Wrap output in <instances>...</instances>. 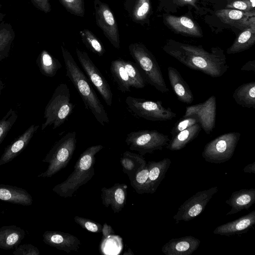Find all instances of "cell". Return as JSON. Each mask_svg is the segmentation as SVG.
Listing matches in <instances>:
<instances>
[{
  "instance_id": "cell-42",
  "label": "cell",
  "mask_w": 255,
  "mask_h": 255,
  "mask_svg": "<svg viewBox=\"0 0 255 255\" xmlns=\"http://www.w3.org/2000/svg\"><path fill=\"white\" fill-rule=\"evenodd\" d=\"M102 233L103 235L102 239H107L111 236H113L115 235V233L112 227L105 223L103 225Z\"/></svg>"
},
{
  "instance_id": "cell-25",
  "label": "cell",
  "mask_w": 255,
  "mask_h": 255,
  "mask_svg": "<svg viewBox=\"0 0 255 255\" xmlns=\"http://www.w3.org/2000/svg\"><path fill=\"white\" fill-rule=\"evenodd\" d=\"M120 163L123 172L128 176L129 181L132 180L136 173L146 164L143 156L129 151H126L122 154L120 158Z\"/></svg>"
},
{
  "instance_id": "cell-6",
  "label": "cell",
  "mask_w": 255,
  "mask_h": 255,
  "mask_svg": "<svg viewBox=\"0 0 255 255\" xmlns=\"http://www.w3.org/2000/svg\"><path fill=\"white\" fill-rule=\"evenodd\" d=\"M76 133L69 132L62 136L52 146L42 162L48 163L47 169L39 174L38 177H51L70 162L76 149Z\"/></svg>"
},
{
  "instance_id": "cell-21",
  "label": "cell",
  "mask_w": 255,
  "mask_h": 255,
  "mask_svg": "<svg viewBox=\"0 0 255 255\" xmlns=\"http://www.w3.org/2000/svg\"><path fill=\"white\" fill-rule=\"evenodd\" d=\"M170 85L178 100L187 104H191L194 97L189 85L178 70L171 66L167 68Z\"/></svg>"
},
{
  "instance_id": "cell-35",
  "label": "cell",
  "mask_w": 255,
  "mask_h": 255,
  "mask_svg": "<svg viewBox=\"0 0 255 255\" xmlns=\"http://www.w3.org/2000/svg\"><path fill=\"white\" fill-rule=\"evenodd\" d=\"M17 119L16 112L11 109L0 121V144L4 140Z\"/></svg>"
},
{
  "instance_id": "cell-17",
  "label": "cell",
  "mask_w": 255,
  "mask_h": 255,
  "mask_svg": "<svg viewBox=\"0 0 255 255\" xmlns=\"http://www.w3.org/2000/svg\"><path fill=\"white\" fill-rule=\"evenodd\" d=\"M255 224V211L253 210L233 221L218 226L213 231L216 235L231 237L247 233Z\"/></svg>"
},
{
  "instance_id": "cell-32",
  "label": "cell",
  "mask_w": 255,
  "mask_h": 255,
  "mask_svg": "<svg viewBox=\"0 0 255 255\" xmlns=\"http://www.w3.org/2000/svg\"><path fill=\"white\" fill-rule=\"evenodd\" d=\"M125 68L131 82V87L141 89L146 85V81L136 66V64L123 60Z\"/></svg>"
},
{
  "instance_id": "cell-40",
  "label": "cell",
  "mask_w": 255,
  "mask_h": 255,
  "mask_svg": "<svg viewBox=\"0 0 255 255\" xmlns=\"http://www.w3.org/2000/svg\"><path fill=\"white\" fill-rule=\"evenodd\" d=\"M33 4L39 10L48 13L51 10V0H30Z\"/></svg>"
},
{
  "instance_id": "cell-15",
  "label": "cell",
  "mask_w": 255,
  "mask_h": 255,
  "mask_svg": "<svg viewBox=\"0 0 255 255\" xmlns=\"http://www.w3.org/2000/svg\"><path fill=\"white\" fill-rule=\"evenodd\" d=\"M128 186L116 183L113 186L101 189L102 203L106 207H111L114 213H119L126 205Z\"/></svg>"
},
{
  "instance_id": "cell-10",
  "label": "cell",
  "mask_w": 255,
  "mask_h": 255,
  "mask_svg": "<svg viewBox=\"0 0 255 255\" xmlns=\"http://www.w3.org/2000/svg\"><path fill=\"white\" fill-rule=\"evenodd\" d=\"M218 191L217 186L198 191L186 200L178 208L176 214L173 217L175 223L180 221L187 222L199 216L205 209L206 205L213 195Z\"/></svg>"
},
{
  "instance_id": "cell-28",
  "label": "cell",
  "mask_w": 255,
  "mask_h": 255,
  "mask_svg": "<svg viewBox=\"0 0 255 255\" xmlns=\"http://www.w3.org/2000/svg\"><path fill=\"white\" fill-rule=\"evenodd\" d=\"M36 62L41 73L49 77H54L62 67L59 60L45 50L41 51Z\"/></svg>"
},
{
  "instance_id": "cell-9",
  "label": "cell",
  "mask_w": 255,
  "mask_h": 255,
  "mask_svg": "<svg viewBox=\"0 0 255 255\" xmlns=\"http://www.w3.org/2000/svg\"><path fill=\"white\" fill-rule=\"evenodd\" d=\"M125 101L131 112L137 117L146 120L166 121L176 117V114L170 108H165L160 101H154L128 96Z\"/></svg>"
},
{
  "instance_id": "cell-26",
  "label": "cell",
  "mask_w": 255,
  "mask_h": 255,
  "mask_svg": "<svg viewBox=\"0 0 255 255\" xmlns=\"http://www.w3.org/2000/svg\"><path fill=\"white\" fill-rule=\"evenodd\" d=\"M124 6L130 19L137 23L145 21L150 10L149 0H124Z\"/></svg>"
},
{
  "instance_id": "cell-31",
  "label": "cell",
  "mask_w": 255,
  "mask_h": 255,
  "mask_svg": "<svg viewBox=\"0 0 255 255\" xmlns=\"http://www.w3.org/2000/svg\"><path fill=\"white\" fill-rule=\"evenodd\" d=\"M79 33L83 43L88 49L99 56L104 55L105 49L102 43L91 31L84 29Z\"/></svg>"
},
{
  "instance_id": "cell-1",
  "label": "cell",
  "mask_w": 255,
  "mask_h": 255,
  "mask_svg": "<svg viewBox=\"0 0 255 255\" xmlns=\"http://www.w3.org/2000/svg\"><path fill=\"white\" fill-rule=\"evenodd\" d=\"M163 49L186 67L212 78L221 77L229 68L223 51L219 48H213L208 52L202 47L169 42Z\"/></svg>"
},
{
  "instance_id": "cell-39",
  "label": "cell",
  "mask_w": 255,
  "mask_h": 255,
  "mask_svg": "<svg viewBox=\"0 0 255 255\" xmlns=\"http://www.w3.org/2000/svg\"><path fill=\"white\" fill-rule=\"evenodd\" d=\"M14 255H39L38 249L31 244L18 245L12 252Z\"/></svg>"
},
{
  "instance_id": "cell-43",
  "label": "cell",
  "mask_w": 255,
  "mask_h": 255,
  "mask_svg": "<svg viewBox=\"0 0 255 255\" xmlns=\"http://www.w3.org/2000/svg\"><path fill=\"white\" fill-rule=\"evenodd\" d=\"M241 71H253L255 70V61H249L246 63L241 68Z\"/></svg>"
},
{
  "instance_id": "cell-7",
  "label": "cell",
  "mask_w": 255,
  "mask_h": 255,
  "mask_svg": "<svg viewBox=\"0 0 255 255\" xmlns=\"http://www.w3.org/2000/svg\"><path fill=\"white\" fill-rule=\"evenodd\" d=\"M238 132L222 134L208 142L202 152L205 160L211 163L220 164L233 156L240 138Z\"/></svg>"
},
{
  "instance_id": "cell-14",
  "label": "cell",
  "mask_w": 255,
  "mask_h": 255,
  "mask_svg": "<svg viewBox=\"0 0 255 255\" xmlns=\"http://www.w3.org/2000/svg\"><path fill=\"white\" fill-rule=\"evenodd\" d=\"M44 243L52 247L66 252H78L81 243L74 235L56 231H46L42 235Z\"/></svg>"
},
{
  "instance_id": "cell-12",
  "label": "cell",
  "mask_w": 255,
  "mask_h": 255,
  "mask_svg": "<svg viewBox=\"0 0 255 255\" xmlns=\"http://www.w3.org/2000/svg\"><path fill=\"white\" fill-rule=\"evenodd\" d=\"M97 25L116 48L120 47V35L117 22L109 6L101 0H94Z\"/></svg>"
},
{
  "instance_id": "cell-48",
  "label": "cell",
  "mask_w": 255,
  "mask_h": 255,
  "mask_svg": "<svg viewBox=\"0 0 255 255\" xmlns=\"http://www.w3.org/2000/svg\"><path fill=\"white\" fill-rule=\"evenodd\" d=\"M124 255H134L133 253L132 252V251L131 250V249L130 248H128V251H127V252H125L124 254H123Z\"/></svg>"
},
{
  "instance_id": "cell-36",
  "label": "cell",
  "mask_w": 255,
  "mask_h": 255,
  "mask_svg": "<svg viewBox=\"0 0 255 255\" xmlns=\"http://www.w3.org/2000/svg\"><path fill=\"white\" fill-rule=\"evenodd\" d=\"M65 9L72 14L83 17L85 14L84 0H59Z\"/></svg>"
},
{
  "instance_id": "cell-13",
  "label": "cell",
  "mask_w": 255,
  "mask_h": 255,
  "mask_svg": "<svg viewBox=\"0 0 255 255\" xmlns=\"http://www.w3.org/2000/svg\"><path fill=\"white\" fill-rule=\"evenodd\" d=\"M216 109V98L213 95L203 103L187 106L183 117L196 115L202 129L209 134L215 127Z\"/></svg>"
},
{
  "instance_id": "cell-47",
  "label": "cell",
  "mask_w": 255,
  "mask_h": 255,
  "mask_svg": "<svg viewBox=\"0 0 255 255\" xmlns=\"http://www.w3.org/2000/svg\"><path fill=\"white\" fill-rule=\"evenodd\" d=\"M5 14L1 11V5L0 4V23L3 21Z\"/></svg>"
},
{
  "instance_id": "cell-29",
  "label": "cell",
  "mask_w": 255,
  "mask_h": 255,
  "mask_svg": "<svg viewBox=\"0 0 255 255\" xmlns=\"http://www.w3.org/2000/svg\"><path fill=\"white\" fill-rule=\"evenodd\" d=\"M123 60L119 58L112 61L110 71L120 90L122 92L125 93L130 91L131 82L125 68Z\"/></svg>"
},
{
  "instance_id": "cell-34",
  "label": "cell",
  "mask_w": 255,
  "mask_h": 255,
  "mask_svg": "<svg viewBox=\"0 0 255 255\" xmlns=\"http://www.w3.org/2000/svg\"><path fill=\"white\" fill-rule=\"evenodd\" d=\"M149 174V167L146 163L145 167L137 171L130 181L131 187L135 192L139 194L144 193V187L148 179Z\"/></svg>"
},
{
  "instance_id": "cell-24",
  "label": "cell",
  "mask_w": 255,
  "mask_h": 255,
  "mask_svg": "<svg viewBox=\"0 0 255 255\" xmlns=\"http://www.w3.org/2000/svg\"><path fill=\"white\" fill-rule=\"evenodd\" d=\"M201 129L202 128L199 123L184 129L172 136L171 139L165 147L171 151L180 150L195 139L198 135Z\"/></svg>"
},
{
  "instance_id": "cell-50",
  "label": "cell",
  "mask_w": 255,
  "mask_h": 255,
  "mask_svg": "<svg viewBox=\"0 0 255 255\" xmlns=\"http://www.w3.org/2000/svg\"><path fill=\"white\" fill-rule=\"evenodd\" d=\"M1 85H0V87ZM0 91H1V89H0Z\"/></svg>"
},
{
  "instance_id": "cell-27",
  "label": "cell",
  "mask_w": 255,
  "mask_h": 255,
  "mask_svg": "<svg viewBox=\"0 0 255 255\" xmlns=\"http://www.w3.org/2000/svg\"><path fill=\"white\" fill-rule=\"evenodd\" d=\"M237 104L242 107L255 109V82H250L238 86L233 94Z\"/></svg>"
},
{
  "instance_id": "cell-45",
  "label": "cell",
  "mask_w": 255,
  "mask_h": 255,
  "mask_svg": "<svg viewBox=\"0 0 255 255\" xmlns=\"http://www.w3.org/2000/svg\"><path fill=\"white\" fill-rule=\"evenodd\" d=\"M245 173H255V162L246 165L243 169Z\"/></svg>"
},
{
  "instance_id": "cell-41",
  "label": "cell",
  "mask_w": 255,
  "mask_h": 255,
  "mask_svg": "<svg viewBox=\"0 0 255 255\" xmlns=\"http://www.w3.org/2000/svg\"><path fill=\"white\" fill-rule=\"evenodd\" d=\"M176 23H179L182 28H184L185 30H191L195 28L194 23L193 21L185 16H182L179 18H175Z\"/></svg>"
},
{
  "instance_id": "cell-4",
  "label": "cell",
  "mask_w": 255,
  "mask_h": 255,
  "mask_svg": "<svg viewBox=\"0 0 255 255\" xmlns=\"http://www.w3.org/2000/svg\"><path fill=\"white\" fill-rule=\"evenodd\" d=\"M74 108L68 86L64 83L60 84L45 107V122L42 125L41 130L50 126H53V129L61 126L71 114Z\"/></svg>"
},
{
  "instance_id": "cell-18",
  "label": "cell",
  "mask_w": 255,
  "mask_h": 255,
  "mask_svg": "<svg viewBox=\"0 0 255 255\" xmlns=\"http://www.w3.org/2000/svg\"><path fill=\"white\" fill-rule=\"evenodd\" d=\"M39 125L30 126L22 134L6 146L0 158V166L8 163L17 157L27 146Z\"/></svg>"
},
{
  "instance_id": "cell-19",
  "label": "cell",
  "mask_w": 255,
  "mask_h": 255,
  "mask_svg": "<svg viewBox=\"0 0 255 255\" xmlns=\"http://www.w3.org/2000/svg\"><path fill=\"white\" fill-rule=\"evenodd\" d=\"M171 161L169 158H164L158 162L149 161L148 179L144 187V193L152 194L155 192L169 169Z\"/></svg>"
},
{
  "instance_id": "cell-20",
  "label": "cell",
  "mask_w": 255,
  "mask_h": 255,
  "mask_svg": "<svg viewBox=\"0 0 255 255\" xmlns=\"http://www.w3.org/2000/svg\"><path fill=\"white\" fill-rule=\"evenodd\" d=\"M225 203L231 207L226 215H232L243 210H249L255 203V189H243L234 191Z\"/></svg>"
},
{
  "instance_id": "cell-8",
  "label": "cell",
  "mask_w": 255,
  "mask_h": 255,
  "mask_svg": "<svg viewBox=\"0 0 255 255\" xmlns=\"http://www.w3.org/2000/svg\"><path fill=\"white\" fill-rule=\"evenodd\" d=\"M168 135L156 130H140L127 134L125 141L131 150L144 156L154 151L162 150L169 141Z\"/></svg>"
},
{
  "instance_id": "cell-49",
  "label": "cell",
  "mask_w": 255,
  "mask_h": 255,
  "mask_svg": "<svg viewBox=\"0 0 255 255\" xmlns=\"http://www.w3.org/2000/svg\"><path fill=\"white\" fill-rule=\"evenodd\" d=\"M183 0L186 1H191L192 0Z\"/></svg>"
},
{
  "instance_id": "cell-5",
  "label": "cell",
  "mask_w": 255,
  "mask_h": 255,
  "mask_svg": "<svg viewBox=\"0 0 255 255\" xmlns=\"http://www.w3.org/2000/svg\"><path fill=\"white\" fill-rule=\"evenodd\" d=\"M128 50L136 64L142 70L146 82L162 94L169 92L161 68L147 48L142 44L133 43L128 46Z\"/></svg>"
},
{
  "instance_id": "cell-2",
  "label": "cell",
  "mask_w": 255,
  "mask_h": 255,
  "mask_svg": "<svg viewBox=\"0 0 255 255\" xmlns=\"http://www.w3.org/2000/svg\"><path fill=\"white\" fill-rule=\"evenodd\" d=\"M66 68V75L81 96L87 110L90 111L102 125L109 123L107 113L93 89L91 82L78 66L69 51L61 46Z\"/></svg>"
},
{
  "instance_id": "cell-3",
  "label": "cell",
  "mask_w": 255,
  "mask_h": 255,
  "mask_svg": "<svg viewBox=\"0 0 255 255\" xmlns=\"http://www.w3.org/2000/svg\"><path fill=\"white\" fill-rule=\"evenodd\" d=\"M103 147L101 144L88 147L80 154L73 172L65 181L55 185L52 191L62 197H72L81 186L86 184L95 175V155Z\"/></svg>"
},
{
  "instance_id": "cell-38",
  "label": "cell",
  "mask_w": 255,
  "mask_h": 255,
  "mask_svg": "<svg viewBox=\"0 0 255 255\" xmlns=\"http://www.w3.org/2000/svg\"><path fill=\"white\" fill-rule=\"evenodd\" d=\"M74 220L82 228L89 232L96 233L102 232L103 225L99 223L78 216L74 218Z\"/></svg>"
},
{
  "instance_id": "cell-11",
  "label": "cell",
  "mask_w": 255,
  "mask_h": 255,
  "mask_svg": "<svg viewBox=\"0 0 255 255\" xmlns=\"http://www.w3.org/2000/svg\"><path fill=\"white\" fill-rule=\"evenodd\" d=\"M76 53L88 79L97 90L106 104L111 106L113 95L107 81L86 52L77 48Z\"/></svg>"
},
{
  "instance_id": "cell-44",
  "label": "cell",
  "mask_w": 255,
  "mask_h": 255,
  "mask_svg": "<svg viewBox=\"0 0 255 255\" xmlns=\"http://www.w3.org/2000/svg\"><path fill=\"white\" fill-rule=\"evenodd\" d=\"M229 17L235 20H238L241 19L243 14L242 11L238 10H231L229 12Z\"/></svg>"
},
{
  "instance_id": "cell-46",
  "label": "cell",
  "mask_w": 255,
  "mask_h": 255,
  "mask_svg": "<svg viewBox=\"0 0 255 255\" xmlns=\"http://www.w3.org/2000/svg\"><path fill=\"white\" fill-rule=\"evenodd\" d=\"M233 5L234 7L239 9L244 10L247 8V4L242 1H236Z\"/></svg>"
},
{
  "instance_id": "cell-16",
  "label": "cell",
  "mask_w": 255,
  "mask_h": 255,
  "mask_svg": "<svg viewBox=\"0 0 255 255\" xmlns=\"http://www.w3.org/2000/svg\"><path fill=\"white\" fill-rule=\"evenodd\" d=\"M200 243L199 239L191 235L172 238L162 246L161 252L165 255H191Z\"/></svg>"
},
{
  "instance_id": "cell-37",
  "label": "cell",
  "mask_w": 255,
  "mask_h": 255,
  "mask_svg": "<svg viewBox=\"0 0 255 255\" xmlns=\"http://www.w3.org/2000/svg\"><path fill=\"white\" fill-rule=\"evenodd\" d=\"M199 123V120L196 115L183 117L175 124L171 130L170 133L173 136L180 131Z\"/></svg>"
},
{
  "instance_id": "cell-23",
  "label": "cell",
  "mask_w": 255,
  "mask_h": 255,
  "mask_svg": "<svg viewBox=\"0 0 255 255\" xmlns=\"http://www.w3.org/2000/svg\"><path fill=\"white\" fill-rule=\"evenodd\" d=\"M25 231L14 225L0 228V249L8 250L15 249L24 239Z\"/></svg>"
},
{
  "instance_id": "cell-22",
  "label": "cell",
  "mask_w": 255,
  "mask_h": 255,
  "mask_svg": "<svg viewBox=\"0 0 255 255\" xmlns=\"http://www.w3.org/2000/svg\"><path fill=\"white\" fill-rule=\"evenodd\" d=\"M0 200L11 204L29 206L33 198L28 192L20 187L0 184Z\"/></svg>"
},
{
  "instance_id": "cell-30",
  "label": "cell",
  "mask_w": 255,
  "mask_h": 255,
  "mask_svg": "<svg viewBox=\"0 0 255 255\" xmlns=\"http://www.w3.org/2000/svg\"><path fill=\"white\" fill-rule=\"evenodd\" d=\"M15 36L11 25L2 21L0 23V62L8 56Z\"/></svg>"
},
{
  "instance_id": "cell-33",
  "label": "cell",
  "mask_w": 255,
  "mask_h": 255,
  "mask_svg": "<svg viewBox=\"0 0 255 255\" xmlns=\"http://www.w3.org/2000/svg\"><path fill=\"white\" fill-rule=\"evenodd\" d=\"M250 31L246 30L242 32L236 42L227 50L228 54H235L247 49L254 43V39H251Z\"/></svg>"
}]
</instances>
